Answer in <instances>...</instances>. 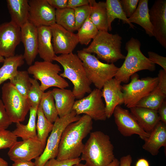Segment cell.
<instances>
[{
    "instance_id": "ab89813d",
    "label": "cell",
    "mask_w": 166,
    "mask_h": 166,
    "mask_svg": "<svg viewBox=\"0 0 166 166\" xmlns=\"http://www.w3.org/2000/svg\"><path fill=\"white\" fill-rule=\"evenodd\" d=\"M80 158L71 160H59L55 158L49 160L43 166H73L80 163Z\"/></svg>"
},
{
    "instance_id": "44dd1931",
    "label": "cell",
    "mask_w": 166,
    "mask_h": 166,
    "mask_svg": "<svg viewBox=\"0 0 166 166\" xmlns=\"http://www.w3.org/2000/svg\"><path fill=\"white\" fill-rule=\"evenodd\" d=\"M37 29L38 54L43 61L52 62L56 55L52 43V35L50 27L42 26Z\"/></svg>"
},
{
    "instance_id": "7a4b0ae2",
    "label": "cell",
    "mask_w": 166,
    "mask_h": 166,
    "mask_svg": "<svg viewBox=\"0 0 166 166\" xmlns=\"http://www.w3.org/2000/svg\"><path fill=\"white\" fill-rule=\"evenodd\" d=\"M109 135L99 131L90 133L80 159L87 166H108L115 158Z\"/></svg>"
},
{
    "instance_id": "bcb514c9",
    "label": "cell",
    "mask_w": 166,
    "mask_h": 166,
    "mask_svg": "<svg viewBox=\"0 0 166 166\" xmlns=\"http://www.w3.org/2000/svg\"><path fill=\"white\" fill-rule=\"evenodd\" d=\"M160 121L166 124V101L165 100L158 109Z\"/></svg>"
},
{
    "instance_id": "3957f363",
    "label": "cell",
    "mask_w": 166,
    "mask_h": 166,
    "mask_svg": "<svg viewBox=\"0 0 166 166\" xmlns=\"http://www.w3.org/2000/svg\"><path fill=\"white\" fill-rule=\"evenodd\" d=\"M53 61L62 66L64 71L59 75L71 82L73 85L72 91L76 99H81L92 91V83L87 78L82 61L77 54L73 53L61 54L56 56Z\"/></svg>"
},
{
    "instance_id": "9c48e42d",
    "label": "cell",
    "mask_w": 166,
    "mask_h": 166,
    "mask_svg": "<svg viewBox=\"0 0 166 166\" xmlns=\"http://www.w3.org/2000/svg\"><path fill=\"white\" fill-rule=\"evenodd\" d=\"M2 91V100L11 122L16 123L24 121L30 108L27 99L10 82L4 84Z\"/></svg>"
},
{
    "instance_id": "7c38bea8",
    "label": "cell",
    "mask_w": 166,
    "mask_h": 166,
    "mask_svg": "<svg viewBox=\"0 0 166 166\" xmlns=\"http://www.w3.org/2000/svg\"><path fill=\"white\" fill-rule=\"evenodd\" d=\"M113 114L118 130L122 136L128 137L136 134L144 141L149 136V133L141 128L128 110L118 105L115 108Z\"/></svg>"
},
{
    "instance_id": "6da1fadb",
    "label": "cell",
    "mask_w": 166,
    "mask_h": 166,
    "mask_svg": "<svg viewBox=\"0 0 166 166\" xmlns=\"http://www.w3.org/2000/svg\"><path fill=\"white\" fill-rule=\"evenodd\" d=\"M92 120L89 117L84 114L79 120L69 124L65 128L59 144L57 160L79 158L84 146L82 140L93 129Z\"/></svg>"
},
{
    "instance_id": "e575fe53",
    "label": "cell",
    "mask_w": 166,
    "mask_h": 166,
    "mask_svg": "<svg viewBox=\"0 0 166 166\" xmlns=\"http://www.w3.org/2000/svg\"><path fill=\"white\" fill-rule=\"evenodd\" d=\"M77 31V34L79 43L81 45H88L92 39H93L95 37L99 31L90 20L89 14Z\"/></svg>"
},
{
    "instance_id": "8fae6325",
    "label": "cell",
    "mask_w": 166,
    "mask_h": 166,
    "mask_svg": "<svg viewBox=\"0 0 166 166\" xmlns=\"http://www.w3.org/2000/svg\"><path fill=\"white\" fill-rule=\"evenodd\" d=\"M102 97L101 90L96 88L88 96L75 101L73 110L77 115L83 114L92 120L105 121L107 117Z\"/></svg>"
},
{
    "instance_id": "d6a6232c",
    "label": "cell",
    "mask_w": 166,
    "mask_h": 166,
    "mask_svg": "<svg viewBox=\"0 0 166 166\" xmlns=\"http://www.w3.org/2000/svg\"><path fill=\"white\" fill-rule=\"evenodd\" d=\"M56 23L66 30L73 32L75 29L74 11L68 7L55 10Z\"/></svg>"
},
{
    "instance_id": "83f0119b",
    "label": "cell",
    "mask_w": 166,
    "mask_h": 166,
    "mask_svg": "<svg viewBox=\"0 0 166 166\" xmlns=\"http://www.w3.org/2000/svg\"><path fill=\"white\" fill-rule=\"evenodd\" d=\"M24 60L22 54L5 58L3 64L0 68V85L7 80H10L16 75L18 68L24 64Z\"/></svg>"
},
{
    "instance_id": "db71d44e",
    "label": "cell",
    "mask_w": 166,
    "mask_h": 166,
    "mask_svg": "<svg viewBox=\"0 0 166 166\" xmlns=\"http://www.w3.org/2000/svg\"><path fill=\"white\" fill-rule=\"evenodd\" d=\"M5 58L3 57L0 55V63L3 62L4 61Z\"/></svg>"
},
{
    "instance_id": "cb8c5ba5",
    "label": "cell",
    "mask_w": 166,
    "mask_h": 166,
    "mask_svg": "<svg viewBox=\"0 0 166 166\" xmlns=\"http://www.w3.org/2000/svg\"><path fill=\"white\" fill-rule=\"evenodd\" d=\"M28 0H7L11 21L21 28L29 21L30 6Z\"/></svg>"
},
{
    "instance_id": "836d02e7",
    "label": "cell",
    "mask_w": 166,
    "mask_h": 166,
    "mask_svg": "<svg viewBox=\"0 0 166 166\" xmlns=\"http://www.w3.org/2000/svg\"><path fill=\"white\" fill-rule=\"evenodd\" d=\"M27 71L18 70L17 73L10 81L19 93L26 99L31 84Z\"/></svg>"
},
{
    "instance_id": "816d5d0a",
    "label": "cell",
    "mask_w": 166,
    "mask_h": 166,
    "mask_svg": "<svg viewBox=\"0 0 166 166\" xmlns=\"http://www.w3.org/2000/svg\"><path fill=\"white\" fill-rule=\"evenodd\" d=\"M0 166H9L8 162L0 157Z\"/></svg>"
},
{
    "instance_id": "277c9868",
    "label": "cell",
    "mask_w": 166,
    "mask_h": 166,
    "mask_svg": "<svg viewBox=\"0 0 166 166\" xmlns=\"http://www.w3.org/2000/svg\"><path fill=\"white\" fill-rule=\"evenodd\" d=\"M141 43L136 38H131L126 43L127 52L125 60L118 69L114 78L121 82L127 83L132 75L139 71L156 69L155 64L151 62L140 50Z\"/></svg>"
},
{
    "instance_id": "4dcf8cb0",
    "label": "cell",
    "mask_w": 166,
    "mask_h": 166,
    "mask_svg": "<svg viewBox=\"0 0 166 166\" xmlns=\"http://www.w3.org/2000/svg\"><path fill=\"white\" fill-rule=\"evenodd\" d=\"M38 119L36 124L37 138L45 147L49 133L53 129V124L49 121L44 114L39 105L37 111Z\"/></svg>"
},
{
    "instance_id": "c3c4849f",
    "label": "cell",
    "mask_w": 166,
    "mask_h": 166,
    "mask_svg": "<svg viewBox=\"0 0 166 166\" xmlns=\"http://www.w3.org/2000/svg\"><path fill=\"white\" fill-rule=\"evenodd\" d=\"M12 166H35L34 162L30 161H17L14 162Z\"/></svg>"
},
{
    "instance_id": "5b68a950",
    "label": "cell",
    "mask_w": 166,
    "mask_h": 166,
    "mask_svg": "<svg viewBox=\"0 0 166 166\" xmlns=\"http://www.w3.org/2000/svg\"><path fill=\"white\" fill-rule=\"evenodd\" d=\"M122 38L118 34H110L107 31H99L90 45L83 49L84 51L97 55V58L109 64L113 63L125 56L121 51Z\"/></svg>"
},
{
    "instance_id": "30bf717a",
    "label": "cell",
    "mask_w": 166,
    "mask_h": 166,
    "mask_svg": "<svg viewBox=\"0 0 166 166\" xmlns=\"http://www.w3.org/2000/svg\"><path fill=\"white\" fill-rule=\"evenodd\" d=\"M130 82L122 85L124 105L128 108L136 106L143 98L151 93L157 85V77H147L139 79L136 73L132 75Z\"/></svg>"
},
{
    "instance_id": "484cf974",
    "label": "cell",
    "mask_w": 166,
    "mask_h": 166,
    "mask_svg": "<svg viewBox=\"0 0 166 166\" xmlns=\"http://www.w3.org/2000/svg\"><path fill=\"white\" fill-rule=\"evenodd\" d=\"M90 7L89 19L99 31H108L107 14L105 2H97L89 0Z\"/></svg>"
},
{
    "instance_id": "f5cc1de1",
    "label": "cell",
    "mask_w": 166,
    "mask_h": 166,
    "mask_svg": "<svg viewBox=\"0 0 166 166\" xmlns=\"http://www.w3.org/2000/svg\"><path fill=\"white\" fill-rule=\"evenodd\" d=\"M73 166H87L86 164L79 163L73 165Z\"/></svg>"
},
{
    "instance_id": "ba28073f",
    "label": "cell",
    "mask_w": 166,
    "mask_h": 166,
    "mask_svg": "<svg viewBox=\"0 0 166 166\" xmlns=\"http://www.w3.org/2000/svg\"><path fill=\"white\" fill-rule=\"evenodd\" d=\"M27 71L34 78L40 81L41 89L44 92L52 87L65 89L69 86L67 81L59 74L61 69L57 64L37 61L30 66Z\"/></svg>"
},
{
    "instance_id": "ee69618b",
    "label": "cell",
    "mask_w": 166,
    "mask_h": 166,
    "mask_svg": "<svg viewBox=\"0 0 166 166\" xmlns=\"http://www.w3.org/2000/svg\"><path fill=\"white\" fill-rule=\"evenodd\" d=\"M49 4L55 9L67 7L68 0H47Z\"/></svg>"
},
{
    "instance_id": "f546056e",
    "label": "cell",
    "mask_w": 166,
    "mask_h": 166,
    "mask_svg": "<svg viewBox=\"0 0 166 166\" xmlns=\"http://www.w3.org/2000/svg\"><path fill=\"white\" fill-rule=\"evenodd\" d=\"M166 94L157 86L147 95L142 99L136 106L157 111L165 100Z\"/></svg>"
},
{
    "instance_id": "b9f144b4",
    "label": "cell",
    "mask_w": 166,
    "mask_h": 166,
    "mask_svg": "<svg viewBox=\"0 0 166 166\" xmlns=\"http://www.w3.org/2000/svg\"><path fill=\"white\" fill-rule=\"evenodd\" d=\"M148 59L152 63L157 64L161 66L163 69L166 71V57L157 53L152 52L148 51Z\"/></svg>"
},
{
    "instance_id": "d590c367",
    "label": "cell",
    "mask_w": 166,
    "mask_h": 166,
    "mask_svg": "<svg viewBox=\"0 0 166 166\" xmlns=\"http://www.w3.org/2000/svg\"><path fill=\"white\" fill-rule=\"evenodd\" d=\"M30 81L31 85L26 99L30 107H38L44 92L41 89L37 80L30 78Z\"/></svg>"
},
{
    "instance_id": "8d00e7d4",
    "label": "cell",
    "mask_w": 166,
    "mask_h": 166,
    "mask_svg": "<svg viewBox=\"0 0 166 166\" xmlns=\"http://www.w3.org/2000/svg\"><path fill=\"white\" fill-rule=\"evenodd\" d=\"M74 11L75 29L77 30L84 23L90 11L89 5L73 8Z\"/></svg>"
},
{
    "instance_id": "8992f818",
    "label": "cell",
    "mask_w": 166,
    "mask_h": 166,
    "mask_svg": "<svg viewBox=\"0 0 166 166\" xmlns=\"http://www.w3.org/2000/svg\"><path fill=\"white\" fill-rule=\"evenodd\" d=\"M77 53L87 78L96 88L101 90L106 82L114 77L119 68L113 63H103L94 55L83 50H78Z\"/></svg>"
},
{
    "instance_id": "7dc6e473",
    "label": "cell",
    "mask_w": 166,
    "mask_h": 166,
    "mask_svg": "<svg viewBox=\"0 0 166 166\" xmlns=\"http://www.w3.org/2000/svg\"><path fill=\"white\" fill-rule=\"evenodd\" d=\"M132 162V158L131 155H127L120 158L119 166H131Z\"/></svg>"
},
{
    "instance_id": "d4e9b609",
    "label": "cell",
    "mask_w": 166,
    "mask_h": 166,
    "mask_svg": "<svg viewBox=\"0 0 166 166\" xmlns=\"http://www.w3.org/2000/svg\"><path fill=\"white\" fill-rule=\"evenodd\" d=\"M148 0H140L137 7L131 17L128 18L132 23L141 26L149 37L154 36L153 27L151 23L149 13Z\"/></svg>"
},
{
    "instance_id": "f6af8a7d",
    "label": "cell",
    "mask_w": 166,
    "mask_h": 166,
    "mask_svg": "<svg viewBox=\"0 0 166 166\" xmlns=\"http://www.w3.org/2000/svg\"><path fill=\"white\" fill-rule=\"evenodd\" d=\"M89 4V0H68L67 7L73 9Z\"/></svg>"
},
{
    "instance_id": "681fc988",
    "label": "cell",
    "mask_w": 166,
    "mask_h": 166,
    "mask_svg": "<svg viewBox=\"0 0 166 166\" xmlns=\"http://www.w3.org/2000/svg\"><path fill=\"white\" fill-rule=\"evenodd\" d=\"M135 166H150V165L147 160L144 158H140L137 161Z\"/></svg>"
},
{
    "instance_id": "7bdbcfd3",
    "label": "cell",
    "mask_w": 166,
    "mask_h": 166,
    "mask_svg": "<svg viewBox=\"0 0 166 166\" xmlns=\"http://www.w3.org/2000/svg\"><path fill=\"white\" fill-rule=\"evenodd\" d=\"M157 77L158 83L157 86L166 94V71L163 69L160 70Z\"/></svg>"
},
{
    "instance_id": "d6986e66",
    "label": "cell",
    "mask_w": 166,
    "mask_h": 166,
    "mask_svg": "<svg viewBox=\"0 0 166 166\" xmlns=\"http://www.w3.org/2000/svg\"><path fill=\"white\" fill-rule=\"evenodd\" d=\"M21 42L24 48V58L30 66L38 54V29L28 22L21 28Z\"/></svg>"
},
{
    "instance_id": "4316f807",
    "label": "cell",
    "mask_w": 166,
    "mask_h": 166,
    "mask_svg": "<svg viewBox=\"0 0 166 166\" xmlns=\"http://www.w3.org/2000/svg\"><path fill=\"white\" fill-rule=\"evenodd\" d=\"M38 108L30 107L29 118L26 124H24L21 122L16 123V128L12 132L17 137L21 138L23 140L37 138L36 118Z\"/></svg>"
},
{
    "instance_id": "9a60e30c",
    "label": "cell",
    "mask_w": 166,
    "mask_h": 166,
    "mask_svg": "<svg viewBox=\"0 0 166 166\" xmlns=\"http://www.w3.org/2000/svg\"><path fill=\"white\" fill-rule=\"evenodd\" d=\"M21 34V28L11 21L0 24V55L5 58L15 55Z\"/></svg>"
},
{
    "instance_id": "ffe728a7",
    "label": "cell",
    "mask_w": 166,
    "mask_h": 166,
    "mask_svg": "<svg viewBox=\"0 0 166 166\" xmlns=\"http://www.w3.org/2000/svg\"><path fill=\"white\" fill-rule=\"evenodd\" d=\"M142 148L152 156H156L162 147H166V124L160 121L144 140Z\"/></svg>"
},
{
    "instance_id": "4fadbf2b",
    "label": "cell",
    "mask_w": 166,
    "mask_h": 166,
    "mask_svg": "<svg viewBox=\"0 0 166 166\" xmlns=\"http://www.w3.org/2000/svg\"><path fill=\"white\" fill-rule=\"evenodd\" d=\"M45 147L37 138H30L17 141L10 148L8 155L13 162L30 161L42 153Z\"/></svg>"
},
{
    "instance_id": "5bb4252c",
    "label": "cell",
    "mask_w": 166,
    "mask_h": 166,
    "mask_svg": "<svg viewBox=\"0 0 166 166\" xmlns=\"http://www.w3.org/2000/svg\"><path fill=\"white\" fill-rule=\"evenodd\" d=\"M29 21L37 28L56 23L55 10L47 0H29Z\"/></svg>"
},
{
    "instance_id": "603a6c76",
    "label": "cell",
    "mask_w": 166,
    "mask_h": 166,
    "mask_svg": "<svg viewBox=\"0 0 166 166\" xmlns=\"http://www.w3.org/2000/svg\"><path fill=\"white\" fill-rule=\"evenodd\" d=\"M58 116L62 117L70 113L75 101L72 91L65 89L54 88L52 90Z\"/></svg>"
},
{
    "instance_id": "60d3db41",
    "label": "cell",
    "mask_w": 166,
    "mask_h": 166,
    "mask_svg": "<svg viewBox=\"0 0 166 166\" xmlns=\"http://www.w3.org/2000/svg\"><path fill=\"white\" fill-rule=\"evenodd\" d=\"M12 123L2 100L0 99V131L6 129Z\"/></svg>"
},
{
    "instance_id": "e0dca14e",
    "label": "cell",
    "mask_w": 166,
    "mask_h": 166,
    "mask_svg": "<svg viewBox=\"0 0 166 166\" xmlns=\"http://www.w3.org/2000/svg\"><path fill=\"white\" fill-rule=\"evenodd\" d=\"M154 37L166 48V0H156L149 11Z\"/></svg>"
},
{
    "instance_id": "1f68e13d",
    "label": "cell",
    "mask_w": 166,
    "mask_h": 166,
    "mask_svg": "<svg viewBox=\"0 0 166 166\" xmlns=\"http://www.w3.org/2000/svg\"><path fill=\"white\" fill-rule=\"evenodd\" d=\"M39 105L46 118L53 123L58 116L52 90L44 92Z\"/></svg>"
},
{
    "instance_id": "f1b7e54d",
    "label": "cell",
    "mask_w": 166,
    "mask_h": 166,
    "mask_svg": "<svg viewBox=\"0 0 166 166\" xmlns=\"http://www.w3.org/2000/svg\"><path fill=\"white\" fill-rule=\"evenodd\" d=\"M105 2L107 14L108 31H111L112 23L115 19L121 20L124 23L128 24L130 28H134L135 26L129 21L124 13L120 0H106Z\"/></svg>"
},
{
    "instance_id": "2e32d148",
    "label": "cell",
    "mask_w": 166,
    "mask_h": 166,
    "mask_svg": "<svg viewBox=\"0 0 166 166\" xmlns=\"http://www.w3.org/2000/svg\"><path fill=\"white\" fill-rule=\"evenodd\" d=\"M50 27L55 54H65L73 53L79 43L77 34L69 31L56 23Z\"/></svg>"
},
{
    "instance_id": "74e56055",
    "label": "cell",
    "mask_w": 166,
    "mask_h": 166,
    "mask_svg": "<svg viewBox=\"0 0 166 166\" xmlns=\"http://www.w3.org/2000/svg\"><path fill=\"white\" fill-rule=\"evenodd\" d=\"M17 137L12 132L0 131V150L11 148L17 141Z\"/></svg>"
},
{
    "instance_id": "52a82bcc",
    "label": "cell",
    "mask_w": 166,
    "mask_h": 166,
    "mask_svg": "<svg viewBox=\"0 0 166 166\" xmlns=\"http://www.w3.org/2000/svg\"><path fill=\"white\" fill-rule=\"evenodd\" d=\"M80 117L74 110H72L69 114L57 118L53 123V129L42 153L35 159V166H43L49 160L57 157L63 131L69 124L77 121Z\"/></svg>"
},
{
    "instance_id": "7402d4cb",
    "label": "cell",
    "mask_w": 166,
    "mask_h": 166,
    "mask_svg": "<svg viewBox=\"0 0 166 166\" xmlns=\"http://www.w3.org/2000/svg\"><path fill=\"white\" fill-rule=\"evenodd\" d=\"M130 109L140 126L148 133H150L160 121L157 111L136 106Z\"/></svg>"
},
{
    "instance_id": "ac0fdd59",
    "label": "cell",
    "mask_w": 166,
    "mask_h": 166,
    "mask_svg": "<svg viewBox=\"0 0 166 166\" xmlns=\"http://www.w3.org/2000/svg\"><path fill=\"white\" fill-rule=\"evenodd\" d=\"M121 82L113 78L106 82L102 88V95L105 100V111L107 118L113 115L115 107L124 103Z\"/></svg>"
},
{
    "instance_id": "f35d334b",
    "label": "cell",
    "mask_w": 166,
    "mask_h": 166,
    "mask_svg": "<svg viewBox=\"0 0 166 166\" xmlns=\"http://www.w3.org/2000/svg\"><path fill=\"white\" fill-rule=\"evenodd\" d=\"M139 0H120L122 9L128 18L133 14L136 10Z\"/></svg>"
},
{
    "instance_id": "f907efd6",
    "label": "cell",
    "mask_w": 166,
    "mask_h": 166,
    "mask_svg": "<svg viewBox=\"0 0 166 166\" xmlns=\"http://www.w3.org/2000/svg\"><path fill=\"white\" fill-rule=\"evenodd\" d=\"M119 161L116 158H115L113 161L108 166H119Z\"/></svg>"
}]
</instances>
